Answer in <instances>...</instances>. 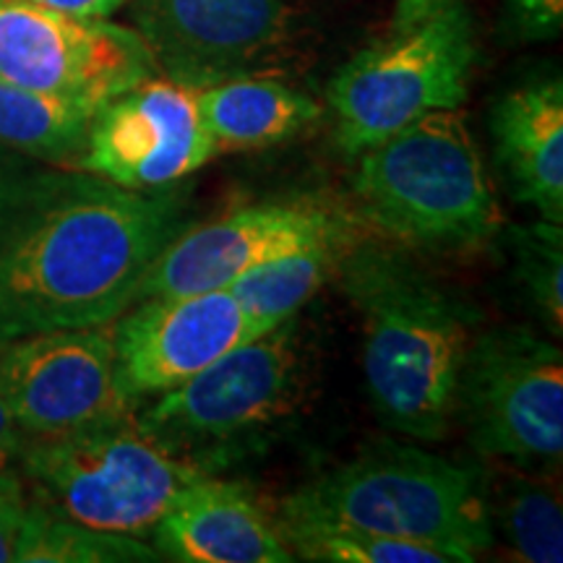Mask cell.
Segmentation results:
<instances>
[{
    "mask_svg": "<svg viewBox=\"0 0 563 563\" xmlns=\"http://www.w3.org/2000/svg\"><path fill=\"white\" fill-rule=\"evenodd\" d=\"M186 228L175 191L34 173L0 220V340L112 323Z\"/></svg>",
    "mask_w": 563,
    "mask_h": 563,
    "instance_id": "obj_1",
    "label": "cell"
},
{
    "mask_svg": "<svg viewBox=\"0 0 563 563\" xmlns=\"http://www.w3.org/2000/svg\"><path fill=\"white\" fill-rule=\"evenodd\" d=\"M336 282L363 323V373L384 428L415 441L446 439L481 313L407 249L357 238Z\"/></svg>",
    "mask_w": 563,
    "mask_h": 563,
    "instance_id": "obj_2",
    "label": "cell"
},
{
    "mask_svg": "<svg viewBox=\"0 0 563 563\" xmlns=\"http://www.w3.org/2000/svg\"><path fill=\"white\" fill-rule=\"evenodd\" d=\"M361 222L402 249L460 256L496 243L504 211L460 110H435L361 152Z\"/></svg>",
    "mask_w": 563,
    "mask_h": 563,
    "instance_id": "obj_3",
    "label": "cell"
},
{
    "mask_svg": "<svg viewBox=\"0 0 563 563\" xmlns=\"http://www.w3.org/2000/svg\"><path fill=\"white\" fill-rule=\"evenodd\" d=\"M306 361L298 319L230 350L178 389L136 412L165 454L217 475L262 454L300 410Z\"/></svg>",
    "mask_w": 563,
    "mask_h": 563,
    "instance_id": "obj_4",
    "label": "cell"
},
{
    "mask_svg": "<svg viewBox=\"0 0 563 563\" xmlns=\"http://www.w3.org/2000/svg\"><path fill=\"white\" fill-rule=\"evenodd\" d=\"M285 517L327 519L452 551L470 563L493 543L481 477L410 443H376L279 504Z\"/></svg>",
    "mask_w": 563,
    "mask_h": 563,
    "instance_id": "obj_5",
    "label": "cell"
},
{
    "mask_svg": "<svg viewBox=\"0 0 563 563\" xmlns=\"http://www.w3.org/2000/svg\"><path fill=\"white\" fill-rule=\"evenodd\" d=\"M19 470L42 509L91 530L141 540L203 475L141 433L136 410L79 431L26 439Z\"/></svg>",
    "mask_w": 563,
    "mask_h": 563,
    "instance_id": "obj_6",
    "label": "cell"
},
{
    "mask_svg": "<svg viewBox=\"0 0 563 563\" xmlns=\"http://www.w3.org/2000/svg\"><path fill=\"white\" fill-rule=\"evenodd\" d=\"M475 58V21L462 0H443L418 24L365 47L327 89L340 150L361 154L428 112L460 110Z\"/></svg>",
    "mask_w": 563,
    "mask_h": 563,
    "instance_id": "obj_7",
    "label": "cell"
},
{
    "mask_svg": "<svg viewBox=\"0 0 563 563\" xmlns=\"http://www.w3.org/2000/svg\"><path fill=\"white\" fill-rule=\"evenodd\" d=\"M477 452L534 467L563 454V352L530 329L475 334L456 389Z\"/></svg>",
    "mask_w": 563,
    "mask_h": 563,
    "instance_id": "obj_8",
    "label": "cell"
},
{
    "mask_svg": "<svg viewBox=\"0 0 563 563\" xmlns=\"http://www.w3.org/2000/svg\"><path fill=\"white\" fill-rule=\"evenodd\" d=\"M133 24L154 66L196 91L269 76L300 37L287 0H133Z\"/></svg>",
    "mask_w": 563,
    "mask_h": 563,
    "instance_id": "obj_9",
    "label": "cell"
},
{
    "mask_svg": "<svg viewBox=\"0 0 563 563\" xmlns=\"http://www.w3.org/2000/svg\"><path fill=\"white\" fill-rule=\"evenodd\" d=\"M154 74L136 30L32 0H0V79L102 108Z\"/></svg>",
    "mask_w": 563,
    "mask_h": 563,
    "instance_id": "obj_10",
    "label": "cell"
},
{
    "mask_svg": "<svg viewBox=\"0 0 563 563\" xmlns=\"http://www.w3.org/2000/svg\"><path fill=\"white\" fill-rule=\"evenodd\" d=\"M0 394L26 439L123 418L136 405L118 384L108 323L0 340Z\"/></svg>",
    "mask_w": 563,
    "mask_h": 563,
    "instance_id": "obj_11",
    "label": "cell"
},
{
    "mask_svg": "<svg viewBox=\"0 0 563 563\" xmlns=\"http://www.w3.org/2000/svg\"><path fill=\"white\" fill-rule=\"evenodd\" d=\"M363 230L361 220L323 203H253L186 228L141 282L139 300L228 290L245 272L308 245Z\"/></svg>",
    "mask_w": 563,
    "mask_h": 563,
    "instance_id": "obj_12",
    "label": "cell"
},
{
    "mask_svg": "<svg viewBox=\"0 0 563 563\" xmlns=\"http://www.w3.org/2000/svg\"><path fill=\"white\" fill-rule=\"evenodd\" d=\"M214 154L196 89L150 76L97 110L76 167L131 191H159L201 170Z\"/></svg>",
    "mask_w": 563,
    "mask_h": 563,
    "instance_id": "obj_13",
    "label": "cell"
},
{
    "mask_svg": "<svg viewBox=\"0 0 563 563\" xmlns=\"http://www.w3.org/2000/svg\"><path fill=\"white\" fill-rule=\"evenodd\" d=\"M112 323L115 376L133 402L178 389L258 336L230 290L144 298Z\"/></svg>",
    "mask_w": 563,
    "mask_h": 563,
    "instance_id": "obj_14",
    "label": "cell"
},
{
    "mask_svg": "<svg viewBox=\"0 0 563 563\" xmlns=\"http://www.w3.org/2000/svg\"><path fill=\"white\" fill-rule=\"evenodd\" d=\"M150 538L162 559L180 563H290L295 555L249 485L201 475Z\"/></svg>",
    "mask_w": 563,
    "mask_h": 563,
    "instance_id": "obj_15",
    "label": "cell"
},
{
    "mask_svg": "<svg viewBox=\"0 0 563 563\" xmlns=\"http://www.w3.org/2000/svg\"><path fill=\"white\" fill-rule=\"evenodd\" d=\"M496 162L514 199L563 224V84L527 81L493 104Z\"/></svg>",
    "mask_w": 563,
    "mask_h": 563,
    "instance_id": "obj_16",
    "label": "cell"
},
{
    "mask_svg": "<svg viewBox=\"0 0 563 563\" xmlns=\"http://www.w3.org/2000/svg\"><path fill=\"white\" fill-rule=\"evenodd\" d=\"M199 115L217 152L262 150L298 136L321 118V104L274 76H243L196 91Z\"/></svg>",
    "mask_w": 563,
    "mask_h": 563,
    "instance_id": "obj_17",
    "label": "cell"
},
{
    "mask_svg": "<svg viewBox=\"0 0 563 563\" xmlns=\"http://www.w3.org/2000/svg\"><path fill=\"white\" fill-rule=\"evenodd\" d=\"M357 238H363V230L342 232L308 249L272 258L232 282L228 290L243 306L253 332L264 334L298 316L300 308L336 277L344 253Z\"/></svg>",
    "mask_w": 563,
    "mask_h": 563,
    "instance_id": "obj_18",
    "label": "cell"
},
{
    "mask_svg": "<svg viewBox=\"0 0 563 563\" xmlns=\"http://www.w3.org/2000/svg\"><path fill=\"white\" fill-rule=\"evenodd\" d=\"M97 110L0 79V144L55 165H79Z\"/></svg>",
    "mask_w": 563,
    "mask_h": 563,
    "instance_id": "obj_19",
    "label": "cell"
},
{
    "mask_svg": "<svg viewBox=\"0 0 563 563\" xmlns=\"http://www.w3.org/2000/svg\"><path fill=\"white\" fill-rule=\"evenodd\" d=\"M295 559L327 563H462V559L443 548L415 543V540L389 538L357 527L327 522V519L285 517L274 519Z\"/></svg>",
    "mask_w": 563,
    "mask_h": 563,
    "instance_id": "obj_20",
    "label": "cell"
},
{
    "mask_svg": "<svg viewBox=\"0 0 563 563\" xmlns=\"http://www.w3.org/2000/svg\"><path fill=\"white\" fill-rule=\"evenodd\" d=\"M490 525L517 553L530 563H561L563 559V514L561 496L551 483L511 473L496 490V504L488 506Z\"/></svg>",
    "mask_w": 563,
    "mask_h": 563,
    "instance_id": "obj_21",
    "label": "cell"
},
{
    "mask_svg": "<svg viewBox=\"0 0 563 563\" xmlns=\"http://www.w3.org/2000/svg\"><path fill=\"white\" fill-rule=\"evenodd\" d=\"M13 561L26 563H141L162 561L157 548L129 534L102 532L70 522L30 504Z\"/></svg>",
    "mask_w": 563,
    "mask_h": 563,
    "instance_id": "obj_22",
    "label": "cell"
},
{
    "mask_svg": "<svg viewBox=\"0 0 563 563\" xmlns=\"http://www.w3.org/2000/svg\"><path fill=\"white\" fill-rule=\"evenodd\" d=\"M517 279L534 313L555 336L563 332V232L561 224L540 220L506 230Z\"/></svg>",
    "mask_w": 563,
    "mask_h": 563,
    "instance_id": "obj_23",
    "label": "cell"
},
{
    "mask_svg": "<svg viewBox=\"0 0 563 563\" xmlns=\"http://www.w3.org/2000/svg\"><path fill=\"white\" fill-rule=\"evenodd\" d=\"M506 11L525 40H551L563 26V0H506Z\"/></svg>",
    "mask_w": 563,
    "mask_h": 563,
    "instance_id": "obj_24",
    "label": "cell"
},
{
    "mask_svg": "<svg viewBox=\"0 0 563 563\" xmlns=\"http://www.w3.org/2000/svg\"><path fill=\"white\" fill-rule=\"evenodd\" d=\"M26 514H30V501L19 475H0V563L13 561L16 555Z\"/></svg>",
    "mask_w": 563,
    "mask_h": 563,
    "instance_id": "obj_25",
    "label": "cell"
},
{
    "mask_svg": "<svg viewBox=\"0 0 563 563\" xmlns=\"http://www.w3.org/2000/svg\"><path fill=\"white\" fill-rule=\"evenodd\" d=\"M24 441L26 435L19 431L16 420L0 394V475H16Z\"/></svg>",
    "mask_w": 563,
    "mask_h": 563,
    "instance_id": "obj_26",
    "label": "cell"
},
{
    "mask_svg": "<svg viewBox=\"0 0 563 563\" xmlns=\"http://www.w3.org/2000/svg\"><path fill=\"white\" fill-rule=\"evenodd\" d=\"M32 175L34 173L26 170L19 159H13L9 152L0 150V220L9 214V209L16 203Z\"/></svg>",
    "mask_w": 563,
    "mask_h": 563,
    "instance_id": "obj_27",
    "label": "cell"
},
{
    "mask_svg": "<svg viewBox=\"0 0 563 563\" xmlns=\"http://www.w3.org/2000/svg\"><path fill=\"white\" fill-rule=\"evenodd\" d=\"M32 3L47 5V9L70 13V16L84 19H108L129 0H32Z\"/></svg>",
    "mask_w": 563,
    "mask_h": 563,
    "instance_id": "obj_28",
    "label": "cell"
},
{
    "mask_svg": "<svg viewBox=\"0 0 563 563\" xmlns=\"http://www.w3.org/2000/svg\"><path fill=\"white\" fill-rule=\"evenodd\" d=\"M441 3L443 0H397V9H394V32H402L407 26L418 24L422 16H428Z\"/></svg>",
    "mask_w": 563,
    "mask_h": 563,
    "instance_id": "obj_29",
    "label": "cell"
}]
</instances>
